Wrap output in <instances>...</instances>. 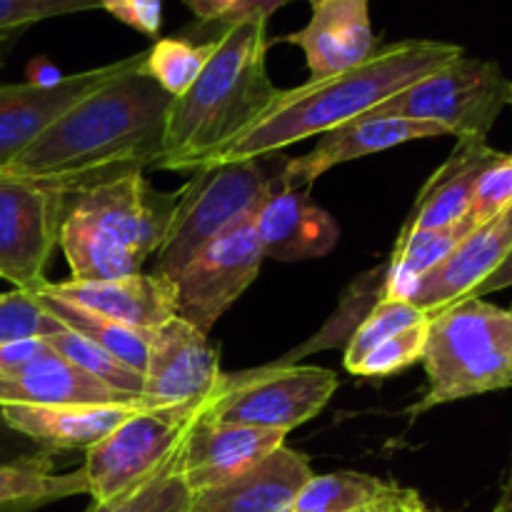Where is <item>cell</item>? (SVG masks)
Wrapping results in <instances>:
<instances>
[{"mask_svg": "<svg viewBox=\"0 0 512 512\" xmlns=\"http://www.w3.org/2000/svg\"><path fill=\"white\" fill-rule=\"evenodd\" d=\"M145 50L75 103L0 173L75 190L125 173L158 168L170 98L143 70Z\"/></svg>", "mask_w": 512, "mask_h": 512, "instance_id": "1", "label": "cell"}, {"mask_svg": "<svg viewBox=\"0 0 512 512\" xmlns=\"http://www.w3.org/2000/svg\"><path fill=\"white\" fill-rule=\"evenodd\" d=\"M460 55H465V50L445 40L410 38L383 45L355 68L280 90L270 108L220 148L208 165L273 155L305 138H318L338 125L373 113L380 103Z\"/></svg>", "mask_w": 512, "mask_h": 512, "instance_id": "2", "label": "cell"}, {"mask_svg": "<svg viewBox=\"0 0 512 512\" xmlns=\"http://www.w3.org/2000/svg\"><path fill=\"white\" fill-rule=\"evenodd\" d=\"M270 43L268 20L220 30L203 73L170 103L160 170L195 173L270 108L280 93L265 63Z\"/></svg>", "mask_w": 512, "mask_h": 512, "instance_id": "3", "label": "cell"}, {"mask_svg": "<svg viewBox=\"0 0 512 512\" xmlns=\"http://www.w3.org/2000/svg\"><path fill=\"white\" fill-rule=\"evenodd\" d=\"M175 193H155L143 173H125L70 190L60 225V248L70 280L138 275L158 253Z\"/></svg>", "mask_w": 512, "mask_h": 512, "instance_id": "4", "label": "cell"}, {"mask_svg": "<svg viewBox=\"0 0 512 512\" xmlns=\"http://www.w3.org/2000/svg\"><path fill=\"white\" fill-rule=\"evenodd\" d=\"M423 368L428 390L410 418L445 403L512 385V310L485 298H463L428 320Z\"/></svg>", "mask_w": 512, "mask_h": 512, "instance_id": "5", "label": "cell"}, {"mask_svg": "<svg viewBox=\"0 0 512 512\" xmlns=\"http://www.w3.org/2000/svg\"><path fill=\"white\" fill-rule=\"evenodd\" d=\"M288 158L280 153L260 158L213 163L195 170L193 178L175 193L173 213L163 243L155 253L153 273L173 280L185 265L223 230L248 218L275 188L283 185Z\"/></svg>", "mask_w": 512, "mask_h": 512, "instance_id": "6", "label": "cell"}, {"mask_svg": "<svg viewBox=\"0 0 512 512\" xmlns=\"http://www.w3.org/2000/svg\"><path fill=\"white\" fill-rule=\"evenodd\" d=\"M512 105V80L493 60L460 55L445 68L425 75L370 115H393L438 125L448 138H488L490 128Z\"/></svg>", "mask_w": 512, "mask_h": 512, "instance_id": "7", "label": "cell"}, {"mask_svg": "<svg viewBox=\"0 0 512 512\" xmlns=\"http://www.w3.org/2000/svg\"><path fill=\"white\" fill-rule=\"evenodd\" d=\"M338 390L333 370L315 365H265L220 378L205 418L290 433L313 420Z\"/></svg>", "mask_w": 512, "mask_h": 512, "instance_id": "8", "label": "cell"}, {"mask_svg": "<svg viewBox=\"0 0 512 512\" xmlns=\"http://www.w3.org/2000/svg\"><path fill=\"white\" fill-rule=\"evenodd\" d=\"M205 410L140 408L85 450L83 475L93 505H108L153 478L180 448Z\"/></svg>", "mask_w": 512, "mask_h": 512, "instance_id": "9", "label": "cell"}, {"mask_svg": "<svg viewBox=\"0 0 512 512\" xmlns=\"http://www.w3.org/2000/svg\"><path fill=\"white\" fill-rule=\"evenodd\" d=\"M70 190L43 180L0 173V278L33 293L60 243Z\"/></svg>", "mask_w": 512, "mask_h": 512, "instance_id": "10", "label": "cell"}, {"mask_svg": "<svg viewBox=\"0 0 512 512\" xmlns=\"http://www.w3.org/2000/svg\"><path fill=\"white\" fill-rule=\"evenodd\" d=\"M263 260L250 215L230 225L175 278L178 318L208 335L225 310L255 283Z\"/></svg>", "mask_w": 512, "mask_h": 512, "instance_id": "11", "label": "cell"}, {"mask_svg": "<svg viewBox=\"0 0 512 512\" xmlns=\"http://www.w3.org/2000/svg\"><path fill=\"white\" fill-rule=\"evenodd\" d=\"M220 378L218 348L183 318H170L150 333L143 370L145 408L205 410Z\"/></svg>", "mask_w": 512, "mask_h": 512, "instance_id": "12", "label": "cell"}, {"mask_svg": "<svg viewBox=\"0 0 512 512\" xmlns=\"http://www.w3.org/2000/svg\"><path fill=\"white\" fill-rule=\"evenodd\" d=\"M133 60L135 55H128L80 73L55 75L50 80L0 83V170L25 153L75 103L123 73Z\"/></svg>", "mask_w": 512, "mask_h": 512, "instance_id": "13", "label": "cell"}, {"mask_svg": "<svg viewBox=\"0 0 512 512\" xmlns=\"http://www.w3.org/2000/svg\"><path fill=\"white\" fill-rule=\"evenodd\" d=\"M288 433L253 425L220 423L200 415L180 448V465L193 495L230 483L283 448Z\"/></svg>", "mask_w": 512, "mask_h": 512, "instance_id": "14", "label": "cell"}, {"mask_svg": "<svg viewBox=\"0 0 512 512\" xmlns=\"http://www.w3.org/2000/svg\"><path fill=\"white\" fill-rule=\"evenodd\" d=\"M310 20L275 38L303 50L310 78H328L365 63L380 48L370 23V0H308Z\"/></svg>", "mask_w": 512, "mask_h": 512, "instance_id": "15", "label": "cell"}, {"mask_svg": "<svg viewBox=\"0 0 512 512\" xmlns=\"http://www.w3.org/2000/svg\"><path fill=\"white\" fill-rule=\"evenodd\" d=\"M318 138L320 140L310 153L300 155V158H288L283 175H280L285 188H310L320 175H325L335 165L383 153V150L410 143V140L448 138V133L438 125L420 123V120L368 113L363 118L338 125Z\"/></svg>", "mask_w": 512, "mask_h": 512, "instance_id": "16", "label": "cell"}, {"mask_svg": "<svg viewBox=\"0 0 512 512\" xmlns=\"http://www.w3.org/2000/svg\"><path fill=\"white\" fill-rule=\"evenodd\" d=\"M510 250L512 208L495 215L488 223L478 225L438 268L415 280L403 300L413 303L423 313L435 315L438 310L473 295V290L503 265Z\"/></svg>", "mask_w": 512, "mask_h": 512, "instance_id": "17", "label": "cell"}, {"mask_svg": "<svg viewBox=\"0 0 512 512\" xmlns=\"http://www.w3.org/2000/svg\"><path fill=\"white\" fill-rule=\"evenodd\" d=\"M38 290L140 333H153L178 315L175 283L158 273H138L115 280H45Z\"/></svg>", "mask_w": 512, "mask_h": 512, "instance_id": "18", "label": "cell"}, {"mask_svg": "<svg viewBox=\"0 0 512 512\" xmlns=\"http://www.w3.org/2000/svg\"><path fill=\"white\" fill-rule=\"evenodd\" d=\"M263 255L280 263L323 258L338 245L340 228L308 188H275L250 215Z\"/></svg>", "mask_w": 512, "mask_h": 512, "instance_id": "19", "label": "cell"}, {"mask_svg": "<svg viewBox=\"0 0 512 512\" xmlns=\"http://www.w3.org/2000/svg\"><path fill=\"white\" fill-rule=\"evenodd\" d=\"M145 408L143 400L78 405H0L5 428L50 450H88L113 433L123 420Z\"/></svg>", "mask_w": 512, "mask_h": 512, "instance_id": "20", "label": "cell"}, {"mask_svg": "<svg viewBox=\"0 0 512 512\" xmlns=\"http://www.w3.org/2000/svg\"><path fill=\"white\" fill-rule=\"evenodd\" d=\"M310 478L308 458L283 445L248 473L193 495V512H293Z\"/></svg>", "mask_w": 512, "mask_h": 512, "instance_id": "21", "label": "cell"}, {"mask_svg": "<svg viewBox=\"0 0 512 512\" xmlns=\"http://www.w3.org/2000/svg\"><path fill=\"white\" fill-rule=\"evenodd\" d=\"M498 153L483 138H458L450 158L420 188L403 228H445L468 218L475 183Z\"/></svg>", "mask_w": 512, "mask_h": 512, "instance_id": "22", "label": "cell"}, {"mask_svg": "<svg viewBox=\"0 0 512 512\" xmlns=\"http://www.w3.org/2000/svg\"><path fill=\"white\" fill-rule=\"evenodd\" d=\"M100 380L90 378L53 348L13 375H0V405H78V403H123Z\"/></svg>", "mask_w": 512, "mask_h": 512, "instance_id": "23", "label": "cell"}, {"mask_svg": "<svg viewBox=\"0 0 512 512\" xmlns=\"http://www.w3.org/2000/svg\"><path fill=\"white\" fill-rule=\"evenodd\" d=\"M75 495H88L83 468L55 473L50 453L45 450L0 463V512H35Z\"/></svg>", "mask_w": 512, "mask_h": 512, "instance_id": "24", "label": "cell"}, {"mask_svg": "<svg viewBox=\"0 0 512 512\" xmlns=\"http://www.w3.org/2000/svg\"><path fill=\"white\" fill-rule=\"evenodd\" d=\"M30 295H33V298L43 305L45 313L53 315L63 328L83 335L90 343L98 345L100 350H105V353L113 355L115 360H120L123 365H128V368L138 370V373L143 375L145 363H148L150 333L125 328V325L113 323V320L78 308V305L73 303H65V300L55 298V295L43 293V290H33Z\"/></svg>", "mask_w": 512, "mask_h": 512, "instance_id": "25", "label": "cell"}, {"mask_svg": "<svg viewBox=\"0 0 512 512\" xmlns=\"http://www.w3.org/2000/svg\"><path fill=\"white\" fill-rule=\"evenodd\" d=\"M398 488L365 473L313 475L300 490L293 512H368Z\"/></svg>", "mask_w": 512, "mask_h": 512, "instance_id": "26", "label": "cell"}, {"mask_svg": "<svg viewBox=\"0 0 512 512\" xmlns=\"http://www.w3.org/2000/svg\"><path fill=\"white\" fill-rule=\"evenodd\" d=\"M218 45V35L205 43H195L188 38H158L148 50H145L143 70L170 95L180 98L188 93L190 85L198 80L203 68L208 65Z\"/></svg>", "mask_w": 512, "mask_h": 512, "instance_id": "27", "label": "cell"}, {"mask_svg": "<svg viewBox=\"0 0 512 512\" xmlns=\"http://www.w3.org/2000/svg\"><path fill=\"white\" fill-rule=\"evenodd\" d=\"M85 512H193V490L185 483L180 450L138 488L108 505L90 503Z\"/></svg>", "mask_w": 512, "mask_h": 512, "instance_id": "28", "label": "cell"}, {"mask_svg": "<svg viewBox=\"0 0 512 512\" xmlns=\"http://www.w3.org/2000/svg\"><path fill=\"white\" fill-rule=\"evenodd\" d=\"M45 343H48L55 353L63 355L68 363H73L75 368L88 373L90 378L108 385L115 393L125 395V398H140V395H143V375H140L138 370L123 365L120 360H115L113 355L100 350L98 345L90 343L83 335L63 328L60 333L48 335Z\"/></svg>", "mask_w": 512, "mask_h": 512, "instance_id": "29", "label": "cell"}, {"mask_svg": "<svg viewBox=\"0 0 512 512\" xmlns=\"http://www.w3.org/2000/svg\"><path fill=\"white\" fill-rule=\"evenodd\" d=\"M428 318V313L415 308L408 300L380 298L378 303L370 308V313L360 320L358 328H355L353 335L348 338V343H345L343 363L345 368H348V373H353L360 365V360H363L370 350L378 348L380 343H385V340L403 333L410 325H418Z\"/></svg>", "mask_w": 512, "mask_h": 512, "instance_id": "30", "label": "cell"}, {"mask_svg": "<svg viewBox=\"0 0 512 512\" xmlns=\"http://www.w3.org/2000/svg\"><path fill=\"white\" fill-rule=\"evenodd\" d=\"M428 320L410 325L403 333L393 335V338L380 343L375 350H370L360 360L358 368L353 370V375H358V378H390V375L400 373V370L423 360L425 340H428Z\"/></svg>", "mask_w": 512, "mask_h": 512, "instance_id": "31", "label": "cell"}, {"mask_svg": "<svg viewBox=\"0 0 512 512\" xmlns=\"http://www.w3.org/2000/svg\"><path fill=\"white\" fill-rule=\"evenodd\" d=\"M63 325L43 310V305L25 290L0 293V345L23 338H48Z\"/></svg>", "mask_w": 512, "mask_h": 512, "instance_id": "32", "label": "cell"}, {"mask_svg": "<svg viewBox=\"0 0 512 512\" xmlns=\"http://www.w3.org/2000/svg\"><path fill=\"white\" fill-rule=\"evenodd\" d=\"M508 208H512V155L498 153L475 183L468 218L483 225Z\"/></svg>", "mask_w": 512, "mask_h": 512, "instance_id": "33", "label": "cell"}, {"mask_svg": "<svg viewBox=\"0 0 512 512\" xmlns=\"http://www.w3.org/2000/svg\"><path fill=\"white\" fill-rule=\"evenodd\" d=\"M95 8L93 0H0V35H20L43 20Z\"/></svg>", "mask_w": 512, "mask_h": 512, "instance_id": "34", "label": "cell"}, {"mask_svg": "<svg viewBox=\"0 0 512 512\" xmlns=\"http://www.w3.org/2000/svg\"><path fill=\"white\" fill-rule=\"evenodd\" d=\"M183 3L203 25L225 30L245 20H268L293 0H183Z\"/></svg>", "mask_w": 512, "mask_h": 512, "instance_id": "35", "label": "cell"}, {"mask_svg": "<svg viewBox=\"0 0 512 512\" xmlns=\"http://www.w3.org/2000/svg\"><path fill=\"white\" fill-rule=\"evenodd\" d=\"M93 3L148 38H158L163 28V0H93Z\"/></svg>", "mask_w": 512, "mask_h": 512, "instance_id": "36", "label": "cell"}, {"mask_svg": "<svg viewBox=\"0 0 512 512\" xmlns=\"http://www.w3.org/2000/svg\"><path fill=\"white\" fill-rule=\"evenodd\" d=\"M48 350L50 345L45 343V338H23L0 345V375L18 373L25 365L33 363L35 358L48 353Z\"/></svg>", "mask_w": 512, "mask_h": 512, "instance_id": "37", "label": "cell"}, {"mask_svg": "<svg viewBox=\"0 0 512 512\" xmlns=\"http://www.w3.org/2000/svg\"><path fill=\"white\" fill-rule=\"evenodd\" d=\"M420 505H423V498H420L415 490L408 488H395L383 503H378L375 508H370L368 512H418Z\"/></svg>", "mask_w": 512, "mask_h": 512, "instance_id": "38", "label": "cell"}, {"mask_svg": "<svg viewBox=\"0 0 512 512\" xmlns=\"http://www.w3.org/2000/svg\"><path fill=\"white\" fill-rule=\"evenodd\" d=\"M505 288H512V250L508 258L503 260V265H500L483 285H478V288L473 290V295H468V298H488L490 293H498V290Z\"/></svg>", "mask_w": 512, "mask_h": 512, "instance_id": "39", "label": "cell"}, {"mask_svg": "<svg viewBox=\"0 0 512 512\" xmlns=\"http://www.w3.org/2000/svg\"><path fill=\"white\" fill-rule=\"evenodd\" d=\"M15 40H18V35H0V70H3L5 58H8V50L13 48Z\"/></svg>", "mask_w": 512, "mask_h": 512, "instance_id": "40", "label": "cell"}, {"mask_svg": "<svg viewBox=\"0 0 512 512\" xmlns=\"http://www.w3.org/2000/svg\"><path fill=\"white\" fill-rule=\"evenodd\" d=\"M498 505H503V508H512V463H510V473H508V480H505V488H503V495H500Z\"/></svg>", "mask_w": 512, "mask_h": 512, "instance_id": "41", "label": "cell"}, {"mask_svg": "<svg viewBox=\"0 0 512 512\" xmlns=\"http://www.w3.org/2000/svg\"><path fill=\"white\" fill-rule=\"evenodd\" d=\"M418 512H443V510H433V508H428V505H420V510Z\"/></svg>", "mask_w": 512, "mask_h": 512, "instance_id": "42", "label": "cell"}, {"mask_svg": "<svg viewBox=\"0 0 512 512\" xmlns=\"http://www.w3.org/2000/svg\"><path fill=\"white\" fill-rule=\"evenodd\" d=\"M493 512H512V508H503V505H495Z\"/></svg>", "mask_w": 512, "mask_h": 512, "instance_id": "43", "label": "cell"}, {"mask_svg": "<svg viewBox=\"0 0 512 512\" xmlns=\"http://www.w3.org/2000/svg\"><path fill=\"white\" fill-rule=\"evenodd\" d=\"M0 455H3V450H0ZM0 463H10V460H5V458H0Z\"/></svg>", "mask_w": 512, "mask_h": 512, "instance_id": "44", "label": "cell"}]
</instances>
